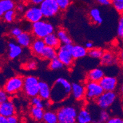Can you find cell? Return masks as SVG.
Returning a JSON list of instances; mask_svg holds the SVG:
<instances>
[{"instance_id": "obj_40", "label": "cell", "mask_w": 123, "mask_h": 123, "mask_svg": "<svg viewBox=\"0 0 123 123\" xmlns=\"http://www.w3.org/2000/svg\"><path fill=\"white\" fill-rule=\"evenodd\" d=\"M106 123H123V118L120 117H111L110 118Z\"/></svg>"}, {"instance_id": "obj_49", "label": "cell", "mask_w": 123, "mask_h": 123, "mask_svg": "<svg viewBox=\"0 0 123 123\" xmlns=\"http://www.w3.org/2000/svg\"><path fill=\"white\" fill-rule=\"evenodd\" d=\"M121 39H122V41H123V36L121 37Z\"/></svg>"}, {"instance_id": "obj_38", "label": "cell", "mask_w": 123, "mask_h": 123, "mask_svg": "<svg viewBox=\"0 0 123 123\" xmlns=\"http://www.w3.org/2000/svg\"><path fill=\"white\" fill-rule=\"evenodd\" d=\"M117 33L119 37L121 38L123 36V15L119 17V20H118V29H117Z\"/></svg>"}, {"instance_id": "obj_29", "label": "cell", "mask_w": 123, "mask_h": 123, "mask_svg": "<svg viewBox=\"0 0 123 123\" xmlns=\"http://www.w3.org/2000/svg\"><path fill=\"white\" fill-rule=\"evenodd\" d=\"M17 16V11L15 9H12L6 12L1 16L2 19L6 23H12L15 20Z\"/></svg>"}, {"instance_id": "obj_25", "label": "cell", "mask_w": 123, "mask_h": 123, "mask_svg": "<svg viewBox=\"0 0 123 123\" xmlns=\"http://www.w3.org/2000/svg\"><path fill=\"white\" fill-rule=\"evenodd\" d=\"M15 3L13 0H1L0 1V15L1 17L7 11L15 9Z\"/></svg>"}, {"instance_id": "obj_16", "label": "cell", "mask_w": 123, "mask_h": 123, "mask_svg": "<svg viewBox=\"0 0 123 123\" xmlns=\"http://www.w3.org/2000/svg\"><path fill=\"white\" fill-rule=\"evenodd\" d=\"M8 52L7 56L11 60H14L20 56L23 50L22 47L17 43L10 42L8 43Z\"/></svg>"}, {"instance_id": "obj_6", "label": "cell", "mask_w": 123, "mask_h": 123, "mask_svg": "<svg viewBox=\"0 0 123 123\" xmlns=\"http://www.w3.org/2000/svg\"><path fill=\"white\" fill-rule=\"evenodd\" d=\"M72 44H61L58 49V57L64 65L67 67H70L73 65L74 58L72 56Z\"/></svg>"}, {"instance_id": "obj_27", "label": "cell", "mask_w": 123, "mask_h": 123, "mask_svg": "<svg viewBox=\"0 0 123 123\" xmlns=\"http://www.w3.org/2000/svg\"><path fill=\"white\" fill-rule=\"evenodd\" d=\"M43 120L45 123H58L57 113L51 111H45Z\"/></svg>"}, {"instance_id": "obj_34", "label": "cell", "mask_w": 123, "mask_h": 123, "mask_svg": "<svg viewBox=\"0 0 123 123\" xmlns=\"http://www.w3.org/2000/svg\"><path fill=\"white\" fill-rule=\"evenodd\" d=\"M111 4L118 13H123V0H111Z\"/></svg>"}, {"instance_id": "obj_33", "label": "cell", "mask_w": 123, "mask_h": 123, "mask_svg": "<svg viewBox=\"0 0 123 123\" xmlns=\"http://www.w3.org/2000/svg\"><path fill=\"white\" fill-rule=\"evenodd\" d=\"M31 104L33 107L38 108H44V100L41 99L39 95L31 98Z\"/></svg>"}, {"instance_id": "obj_32", "label": "cell", "mask_w": 123, "mask_h": 123, "mask_svg": "<svg viewBox=\"0 0 123 123\" xmlns=\"http://www.w3.org/2000/svg\"><path fill=\"white\" fill-rule=\"evenodd\" d=\"M110 119V115L106 110L101 109L99 112L98 118L95 120L94 123H106Z\"/></svg>"}, {"instance_id": "obj_5", "label": "cell", "mask_w": 123, "mask_h": 123, "mask_svg": "<svg viewBox=\"0 0 123 123\" xmlns=\"http://www.w3.org/2000/svg\"><path fill=\"white\" fill-rule=\"evenodd\" d=\"M40 81L34 76H27L24 78L23 91L28 97H34L39 95Z\"/></svg>"}, {"instance_id": "obj_48", "label": "cell", "mask_w": 123, "mask_h": 123, "mask_svg": "<svg viewBox=\"0 0 123 123\" xmlns=\"http://www.w3.org/2000/svg\"><path fill=\"white\" fill-rule=\"evenodd\" d=\"M119 92H120V95H121V96L122 99H123V83H122L121 85V86H120Z\"/></svg>"}, {"instance_id": "obj_28", "label": "cell", "mask_w": 123, "mask_h": 123, "mask_svg": "<svg viewBox=\"0 0 123 123\" xmlns=\"http://www.w3.org/2000/svg\"><path fill=\"white\" fill-rule=\"evenodd\" d=\"M31 116L36 121H41L43 119L45 111L43 108L33 107L30 110Z\"/></svg>"}, {"instance_id": "obj_7", "label": "cell", "mask_w": 123, "mask_h": 123, "mask_svg": "<svg viewBox=\"0 0 123 123\" xmlns=\"http://www.w3.org/2000/svg\"><path fill=\"white\" fill-rule=\"evenodd\" d=\"M39 7L45 19L56 16L61 11L56 0H44Z\"/></svg>"}, {"instance_id": "obj_35", "label": "cell", "mask_w": 123, "mask_h": 123, "mask_svg": "<svg viewBox=\"0 0 123 123\" xmlns=\"http://www.w3.org/2000/svg\"><path fill=\"white\" fill-rule=\"evenodd\" d=\"M37 68V63L35 60H30L23 65V68L26 70H34Z\"/></svg>"}, {"instance_id": "obj_31", "label": "cell", "mask_w": 123, "mask_h": 123, "mask_svg": "<svg viewBox=\"0 0 123 123\" xmlns=\"http://www.w3.org/2000/svg\"><path fill=\"white\" fill-rule=\"evenodd\" d=\"M104 51L101 48L94 47L88 51V55L89 57L94 59H100L104 54Z\"/></svg>"}, {"instance_id": "obj_18", "label": "cell", "mask_w": 123, "mask_h": 123, "mask_svg": "<svg viewBox=\"0 0 123 123\" xmlns=\"http://www.w3.org/2000/svg\"><path fill=\"white\" fill-rule=\"evenodd\" d=\"M117 62V58L115 54L108 51L104 52L100 58V64L104 66H109L115 65Z\"/></svg>"}, {"instance_id": "obj_23", "label": "cell", "mask_w": 123, "mask_h": 123, "mask_svg": "<svg viewBox=\"0 0 123 123\" xmlns=\"http://www.w3.org/2000/svg\"><path fill=\"white\" fill-rule=\"evenodd\" d=\"M88 49L85 46L79 44L74 45L72 47V56L74 59H80L88 55Z\"/></svg>"}, {"instance_id": "obj_20", "label": "cell", "mask_w": 123, "mask_h": 123, "mask_svg": "<svg viewBox=\"0 0 123 123\" xmlns=\"http://www.w3.org/2000/svg\"><path fill=\"white\" fill-rule=\"evenodd\" d=\"M43 40H44V42L46 46L54 47L57 49L62 44L58 38L56 33H55L49 34V35L43 38Z\"/></svg>"}, {"instance_id": "obj_11", "label": "cell", "mask_w": 123, "mask_h": 123, "mask_svg": "<svg viewBox=\"0 0 123 123\" xmlns=\"http://www.w3.org/2000/svg\"><path fill=\"white\" fill-rule=\"evenodd\" d=\"M99 83L104 91H115L118 86V80L115 76L105 75Z\"/></svg>"}, {"instance_id": "obj_22", "label": "cell", "mask_w": 123, "mask_h": 123, "mask_svg": "<svg viewBox=\"0 0 123 123\" xmlns=\"http://www.w3.org/2000/svg\"><path fill=\"white\" fill-rule=\"evenodd\" d=\"M89 17L91 22L95 25H100L103 22V18L101 12L98 8L94 7L89 11Z\"/></svg>"}, {"instance_id": "obj_47", "label": "cell", "mask_w": 123, "mask_h": 123, "mask_svg": "<svg viewBox=\"0 0 123 123\" xmlns=\"http://www.w3.org/2000/svg\"><path fill=\"white\" fill-rule=\"evenodd\" d=\"M0 123H8L7 118L3 116H0Z\"/></svg>"}, {"instance_id": "obj_19", "label": "cell", "mask_w": 123, "mask_h": 123, "mask_svg": "<svg viewBox=\"0 0 123 123\" xmlns=\"http://www.w3.org/2000/svg\"><path fill=\"white\" fill-rule=\"evenodd\" d=\"M51 87L45 81H40L39 96L43 100H50Z\"/></svg>"}, {"instance_id": "obj_14", "label": "cell", "mask_w": 123, "mask_h": 123, "mask_svg": "<svg viewBox=\"0 0 123 123\" xmlns=\"http://www.w3.org/2000/svg\"><path fill=\"white\" fill-rule=\"evenodd\" d=\"M46 44L45 43L43 39L34 38L30 46V49L31 52L36 56L41 57V54L43 52Z\"/></svg>"}, {"instance_id": "obj_1", "label": "cell", "mask_w": 123, "mask_h": 123, "mask_svg": "<svg viewBox=\"0 0 123 123\" xmlns=\"http://www.w3.org/2000/svg\"><path fill=\"white\" fill-rule=\"evenodd\" d=\"M72 92V84L66 79L58 78L51 86L50 100L53 103H60L66 100Z\"/></svg>"}, {"instance_id": "obj_24", "label": "cell", "mask_w": 123, "mask_h": 123, "mask_svg": "<svg viewBox=\"0 0 123 123\" xmlns=\"http://www.w3.org/2000/svg\"><path fill=\"white\" fill-rule=\"evenodd\" d=\"M57 55H58V49L54 47L46 46L40 57L44 60L50 61L56 58Z\"/></svg>"}, {"instance_id": "obj_45", "label": "cell", "mask_w": 123, "mask_h": 123, "mask_svg": "<svg viewBox=\"0 0 123 123\" xmlns=\"http://www.w3.org/2000/svg\"><path fill=\"white\" fill-rule=\"evenodd\" d=\"M85 47L88 49V51H89L90 49H92V48H94V46L93 43L91 42V41H88V42L86 43Z\"/></svg>"}, {"instance_id": "obj_30", "label": "cell", "mask_w": 123, "mask_h": 123, "mask_svg": "<svg viewBox=\"0 0 123 123\" xmlns=\"http://www.w3.org/2000/svg\"><path fill=\"white\" fill-rule=\"evenodd\" d=\"M64 66V64L61 62V61L58 57L50 60L48 65L49 69L52 71L59 70L63 68Z\"/></svg>"}, {"instance_id": "obj_13", "label": "cell", "mask_w": 123, "mask_h": 123, "mask_svg": "<svg viewBox=\"0 0 123 123\" xmlns=\"http://www.w3.org/2000/svg\"><path fill=\"white\" fill-rule=\"evenodd\" d=\"M15 107L14 103L9 99L7 101L0 103V115L3 116L8 117L15 115Z\"/></svg>"}, {"instance_id": "obj_37", "label": "cell", "mask_w": 123, "mask_h": 123, "mask_svg": "<svg viewBox=\"0 0 123 123\" xmlns=\"http://www.w3.org/2000/svg\"><path fill=\"white\" fill-rule=\"evenodd\" d=\"M23 32V30L18 27H13L12 29H11L9 31V35L12 37L16 38L18 36L22 33Z\"/></svg>"}, {"instance_id": "obj_43", "label": "cell", "mask_w": 123, "mask_h": 123, "mask_svg": "<svg viewBox=\"0 0 123 123\" xmlns=\"http://www.w3.org/2000/svg\"><path fill=\"white\" fill-rule=\"evenodd\" d=\"M43 1L44 0H29V2L32 5L40 6Z\"/></svg>"}, {"instance_id": "obj_26", "label": "cell", "mask_w": 123, "mask_h": 123, "mask_svg": "<svg viewBox=\"0 0 123 123\" xmlns=\"http://www.w3.org/2000/svg\"><path fill=\"white\" fill-rule=\"evenodd\" d=\"M56 35L62 44H69L72 43V39L65 29H59L57 31Z\"/></svg>"}, {"instance_id": "obj_50", "label": "cell", "mask_w": 123, "mask_h": 123, "mask_svg": "<svg viewBox=\"0 0 123 123\" xmlns=\"http://www.w3.org/2000/svg\"></svg>"}, {"instance_id": "obj_36", "label": "cell", "mask_w": 123, "mask_h": 123, "mask_svg": "<svg viewBox=\"0 0 123 123\" xmlns=\"http://www.w3.org/2000/svg\"><path fill=\"white\" fill-rule=\"evenodd\" d=\"M61 11H65L70 6V0H56Z\"/></svg>"}, {"instance_id": "obj_10", "label": "cell", "mask_w": 123, "mask_h": 123, "mask_svg": "<svg viewBox=\"0 0 123 123\" xmlns=\"http://www.w3.org/2000/svg\"><path fill=\"white\" fill-rule=\"evenodd\" d=\"M23 17L26 21L33 24L42 20L43 15L39 6L32 5L25 11Z\"/></svg>"}, {"instance_id": "obj_21", "label": "cell", "mask_w": 123, "mask_h": 123, "mask_svg": "<svg viewBox=\"0 0 123 123\" xmlns=\"http://www.w3.org/2000/svg\"><path fill=\"white\" fill-rule=\"evenodd\" d=\"M77 123H91L92 115L87 108H82L78 112L77 117Z\"/></svg>"}, {"instance_id": "obj_44", "label": "cell", "mask_w": 123, "mask_h": 123, "mask_svg": "<svg viewBox=\"0 0 123 123\" xmlns=\"http://www.w3.org/2000/svg\"><path fill=\"white\" fill-rule=\"evenodd\" d=\"M15 9L16 10L17 12H23V11H24V5L22 4H18V5H16Z\"/></svg>"}, {"instance_id": "obj_2", "label": "cell", "mask_w": 123, "mask_h": 123, "mask_svg": "<svg viewBox=\"0 0 123 123\" xmlns=\"http://www.w3.org/2000/svg\"><path fill=\"white\" fill-rule=\"evenodd\" d=\"M55 32V27L49 21L41 20L32 24L31 33L34 38L43 39L49 34Z\"/></svg>"}, {"instance_id": "obj_41", "label": "cell", "mask_w": 123, "mask_h": 123, "mask_svg": "<svg viewBox=\"0 0 123 123\" xmlns=\"http://www.w3.org/2000/svg\"><path fill=\"white\" fill-rule=\"evenodd\" d=\"M97 3L102 6H109L111 4V0H94Z\"/></svg>"}, {"instance_id": "obj_3", "label": "cell", "mask_w": 123, "mask_h": 123, "mask_svg": "<svg viewBox=\"0 0 123 123\" xmlns=\"http://www.w3.org/2000/svg\"><path fill=\"white\" fill-rule=\"evenodd\" d=\"M77 110L72 106H64L57 111L58 123H77Z\"/></svg>"}, {"instance_id": "obj_9", "label": "cell", "mask_w": 123, "mask_h": 123, "mask_svg": "<svg viewBox=\"0 0 123 123\" xmlns=\"http://www.w3.org/2000/svg\"><path fill=\"white\" fill-rule=\"evenodd\" d=\"M117 99V94L115 91H104L96 100V104L102 110H107L113 105Z\"/></svg>"}, {"instance_id": "obj_46", "label": "cell", "mask_w": 123, "mask_h": 123, "mask_svg": "<svg viewBox=\"0 0 123 123\" xmlns=\"http://www.w3.org/2000/svg\"><path fill=\"white\" fill-rule=\"evenodd\" d=\"M119 61H120L121 64L123 66V49H122V50L120 52H119Z\"/></svg>"}, {"instance_id": "obj_51", "label": "cell", "mask_w": 123, "mask_h": 123, "mask_svg": "<svg viewBox=\"0 0 123 123\" xmlns=\"http://www.w3.org/2000/svg\"><path fill=\"white\" fill-rule=\"evenodd\" d=\"M121 15H123V14H121Z\"/></svg>"}, {"instance_id": "obj_15", "label": "cell", "mask_w": 123, "mask_h": 123, "mask_svg": "<svg viewBox=\"0 0 123 123\" xmlns=\"http://www.w3.org/2000/svg\"><path fill=\"white\" fill-rule=\"evenodd\" d=\"M33 38L32 33L27 31H23L22 33L17 37L16 41L19 45H20L22 47H30L31 43L33 42Z\"/></svg>"}, {"instance_id": "obj_17", "label": "cell", "mask_w": 123, "mask_h": 123, "mask_svg": "<svg viewBox=\"0 0 123 123\" xmlns=\"http://www.w3.org/2000/svg\"><path fill=\"white\" fill-rule=\"evenodd\" d=\"M105 76L104 71L101 68H95L91 70L86 74V81L100 82V80Z\"/></svg>"}, {"instance_id": "obj_39", "label": "cell", "mask_w": 123, "mask_h": 123, "mask_svg": "<svg viewBox=\"0 0 123 123\" xmlns=\"http://www.w3.org/2000/svg\"><path fill=\"white\" fill-rule=\"evenodd\" d=\"M9 95L3 89H1L0 91V103L7 101L9 99Z\"/></svg>"}, {"instance_id": "obj_4", "label": "cell", "mask_w": 123, "mask_h": 123, "mask_svg": "<svg viewBox=\"0 0 123 123\" xmlns=\"http://www.w3.org/2000/svg\"><path fill=\"white\" fill-rule=\"evenodd\" d=\"M24 78L20 75L9 78L3 85V89L9 95H14L23 90Z\"/></svg>"}, {"instance_id": "obj_12", "label": "cell", "mask_w": 123, "mask_h": 123, "mask_svg": "<svg viewBox=\"0 0 123 123\" xmlns=\"http://www.w3.org/2000/svg\"><path fill=\"white\" fill-rule=\"evenodd\" d=\"M71 95L76 100H81L85 98V84L80 83H73L72 84Z\"/></svg>"}, {"instance_id": "obj_42", "label": "cell", "mask_w": 123, "mask_h": 123, "mask_svg": "<svg viewBox=\"0 0 123 123\" xmlns=\"http://www.w3.org/2000/svg\"><path fill=\"white\" fill-rule=\"evenodd\" d=\"M8 123H18V118L15 115H13L7 118Z\"/></svg>"}, {"instance_id": "obj_8", "label": "cell", "mask_w": 123, "mask_h": 123, "mask_svg": "<svg viewBox=\"0 0 123 123\" xmlns=\"http://www.w3.org/2000/svg\"><path fill=\"white\" fill-rule=\"evenodd\" d=\"M85 84L86 87L85 99L88 100L96 101V99L104 92V90L99 82L86 81Z\"/></svg>"}]
</instances>
